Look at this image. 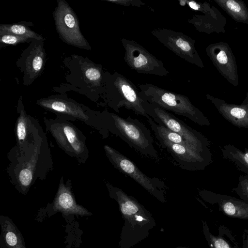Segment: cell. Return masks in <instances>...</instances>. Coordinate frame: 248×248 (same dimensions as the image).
I'll use <instances>...</instances> for the list:
<instances>
[{"label": "cell", "mask_w": 248, "mask_h": 248, "mask_svg": "<svg viewBox=\"0 0 248 248\" xmlns=\"http://www.w3.org/2000/svg\"><path fill=\"white\" fill-rule=\"evenodd\" d=\"M6 170L11 183L19 192L27 193L37 180L44 181L53 167L50 148L44 133L36 144L20 156L7 155Z\"/></svg>", "instance_id": "obj_1"}, {"label": "cell", "mask_w": 248, "mask_h": 248, "mask_svg": "<svg viewBox=\"0 0 248 248\" xmlns=\"http://www.w3.org/2000/svg\"><path fill=\"white\" fill-rule=\"evenodd\" d=\"M101 118L108 134L110 132L119 137L142 155L158 159L149 129L138 119L130 116L124 118L106 110L101 112Z\"/></svg>", "instance_id": "obj_2"}, {"label": "cell", "mask_w": 248, "mask_h": 248, "mask_svg": "<svg viewBox=\"0 0 248 248\" xmlns=\"http://www.w3.org/2000/svg\"><path fill=\"white\" fill-rule=\"evenodd\" d=\"M138 87L143 100L185 117L200 126L210 125V121L187 96L151 83L141 84Z\"/></svg>", "instance_id": "obj_3"}, {"label": "cell", "mask_w": 248, "mask_h": 248, "mask_svg": "<svg viewBox=\"0 0 248 248\" xmlns=\"http://www.w3.org/2000/svg\"><path fill=\"white\" fill-rule=\"evenodd\" d=\"M71 122L60 116L44 119L46 131L51 135L58 146L68 155L84 164L89 157L86 138Z\"/></svg>", "instance_id": "obj_4"}, {"label": "cell", "mask_w": 248, "mask_h": 248, "mask_svg": "<svg viewBox=\"0 0 248 248\" xmlns=\"http://www.w3.org/2000/svg\"><path fill=\"white\" fill-rule=\"evenodd\" d=\"M105 79L107 103L111 108L119 112L124 107L147 120L150 117L143 107L144 100L140 96V91L130 79L118 72L106 76Z\"/></svg>", "instance_id": "obj_5"}, {"label": "cell", "mask_w": 248, "mask_h": 248, "mask_svg": "<svg viewBox=\"0 0 248 248\" xmlns=\"http://www.w3.org/2000/svg\"><path fill=\"white\" fill-rule=\"evenodd\" d=\"M44 108L71 121H79L97 130L103 139L108 137L102 121L101 112L90 109L75 101L51 96L38 100Z\"/></svg>", "instance_id": "obj_6"}, {"label": "cell", "mask_w": 248, "mask_h": 248, "mask_svg": "<svg viewBox=\"0 0 248 248\" xmlns=\"http://www.w3.org/2000/svg\"><path fill=\"white\" fill-rule=\"evenodd\" d=\"M143 105L146 114L155 123L179 134L197 148L204 150H210V141L202 133L157 105L145 101Z\"/></svg>", "instance_id": "obj_7"}, {"label": "cell", "mask_w": 248, "mask_h": 248, "mask_svg": "<svg viewBox=\"0 0 248 248\" xmlns=\"http://www.w3.org/2000/svg\"><path fill=\"white\" fill-rule=\"evenodd\" d=\"M103 147L107 157L115 169L133 179L152 195L162 198L166 186L163 181L146 175L132 161L110 146L105 145Z\"/></svg>", "instance_id": "obj_8"}, {"label": "cell", "mask_w": 248, "mask_h": 248, "mask_svg": "<svg viewBox=\"0 0 248 248\" xmlns=\"http://www.w3.org/2000/svg\"><path fill=\"white\" fill-rule=\"evenodd\" d=\"M121 44L124 49V59L133 70L138 74L160 77L169 75L170 72L165 67L162 61L138 43L123 38Z\"/></svg>", "instance_id": "obj_9"}, {"label": "cell", "mask_w": 248, "mask_h": 248, "mask_svg": "<svg viewBox=\"0 0 248 248\" xmlns=\"http://www.w3.org/2000/svg\"><path fill=\"white\" fill-rule=\"evenodd\" d=\"M15 123L16 144L8 155L20 156L33 147L45 133L39 122L27 114L21 100L17 106Z\"/></svg>", "instance_id": "obj_10"}, {"label": "cell", "mask_w": 248, "mask_h": 248, "mask_svg": "<svg viewBox=\"0 0 248 248\" xmlns=\"http://www.w3.org/2000/svg\"><path fill=\"white\" fill-rule=\"evenodd\" d=\"M151 33L180 58L199 67H204L203 62L196 49L194 39L181 32L165 28L154 29Z\"/></svg>", "instance_id": "obj_11"}, {"label": "cell", "mask_w": 248, "mask_h": 248, "mask_svg": "<svg viewBox=\"0 0 248 248\" xmlns=\"http://www.w3.org/2000/svg\"><path fill=\"white\" fill-rule=\"evenodd\" d=\"M165 150L182 169L189 171L203 170L213 161L212 153L203 152L192 147L157 139Z\"/></svg>", "instance_id": "obj_12"}, {"label": "cell", "mask_w": 248, "mask_h": 248, "mask_svg": "<svg viewBox=\"0 0 248 248\" xmlns=\"http://www.w3.org/2000/svg\"><path fill=\"white\" fill-rule=\"evenodd\" d=\"M54 17L57 31L66 43L82 48H90L80 31L76 15L66 2L58 0Z\"/></svg>", "instance_id": "obj_13"}, {"label": "cell", "mask_w": 248, "mask_h": 248, "mask_svg": "<svg viewBox=\"0 0 248 248\" xmlns=\"http://www.w3.org/2000/svg\"><path fill=\"white\" fill-rule=\"evenodd\" d=\"M205 52L219 73L231 84H239L238 68L236 59L229 45L219 42L208 45Z\"/></svg>", "instance_id": "obj_14"}, {"label": "cell", "mask_w": 248, "mask_h": 248, "mask_svg": "<svg viewBox=\"0 0 248 248\" xmlns=\"http://www.w3.org/2000/svg\"><path fill=\"white\" fill-rule=\"evenodd\" d=\"M205 97L226 120L237 127L248 129V92L239 105L229 103L207 93Z\"/></svg>", "instance_id": "obj_15"}, {"label": "cell", "mask_w": 248, "mask_h": 248, "mask_svg": "<svg viewBox=\"0 0 248 248\" xmlns=\"http://www.w3.org/2000/svg\"><path fill=\"white\" fill-rule=\"evenodd\" d=\"M202 196L209 203L215 204L225 215L232 217L248 219V203L232 197L202 190Z\"/></svg>", "instance_id": "obj_16"}, {"label": "cell", "mask_w": 248, "mask_h": 248, "mask_svg": "<svg viewBox=\"0 0 248 248\" xmlns=\"http://www.w3.org/2000/svg\"><path fill=\"white\" fill-rule=\"evenodd\" d=\"M187 22L199 32L210 34L213 32L224 33L226 18L221 13L217 15H194Z\"/></svg>", "instance_id": "obj_17"}, {"label": "cell", "mask_w": 248, "mask_h": 248, "mask_svg": "<svg viewBox=\"0 0 248 248\" xmlns=\"http://www.w3.org/2000/svg\"><path fill=\"white\" fill-rule=\"evenodd\" d=\"M235 21L248 25V7L241 0H214Z\"/></svg>", "instance_id": "obj_18"}, {"label": "cell", "mask_w": 248, "mask_h": 248, "mask_svg": "<svg viewBox=\"0 0 248 248\" xmlns=\"http://www.w3.org/2000/svg\"><path fill=\"white\" fill-rule=\"evenodd\" d=\"M147 121L157 139H162L172 143L192 147L203 152L211 153V150H204L197 148L183 138L179 134L172 131L163 125L156 124L151 117H149L147 119Z\"/></svg>", "instance_id": "obj_19"}, {"label": "cell", "mask_w": 248, "mask_h": 248, "mask_svg": "<svg viewBox=\"0 0 248 248\" xmlns=\"http://www.w3.org/2000/svg\"><path fill=\"white\" fill-rule=\"evenodd\" d=\"M221 151L223 158L233 163L239 170L248 175V148L242 149L227 144Z\"/></svg>", "instance_id": "obj_20"}, {"label": "cell", "mask_w": 248, "mask_h": 248, "mask_svg": "<svg viewBox=\"0 0 248 248\" xmlns=\"http://www.w3.org/2000/svg\"><path fill=\"white\" fill-rule=\"evenodd\" d=\"M44 63V53L41 47L33 48L27 61V73L31 77L34 76L42 70Z\"/></svg>", "instance_id": "obj_21"}, {"label": "cell", "mask_w": 248, "mask_h": 248, "mask_svg": "<svg viewBox=\"0 0 248 248\" xmlns=\"http://www.w3.org/2000/svg\"><path fill=\"white\" fill-rule=\"evenodd\" d=\"M0 34H12L29 39H42L41 36L21 24H1L0 26Z\"/></svg>", "instance_id": "obj_22"}, {"label": "cell", "mask_w": 248, "mask_h": 248, "mask_svg": "<svg viewBox=\"0 0 248 248\" xmlns=\"http://www.w3.org/2000/svg\"><path fill=\"white\" fill-rule=\"evenodd\" d=\"M184 1L190 8L201 12L203 15H217L221 13L215 6L211 5L207 2H199L194 0H184Z\"/></svg>", "instance_id": "obj_23"}, {"label": "cell", "mask_w": 248, "mask_h": 248, "mask_svg": "<svg viewBox=\"0 0 248 248\" xmlns=\"http://www.w3.org/2000/svg\"><path fill=\"white\" fill-rule=\"evenodd\" d=\"M241 200L248 203V175H241L238 179L237 186L232 189Z\"/></svg>", "instance_id": "obj_24"}, {"label": "cell", "mask_w": 248, "mask_h": 248, "mask_svg": "<svg viewBox=\"0 0 248 248\" xmlns=\"http://www.w3.org/2000/svg\"><path fill=\"white\" fill-rule=\"evenodd\" d=\"M210 244L211 248H239L237 245L230 243L223 235L214 236L210 234Z\"/></svg>", "instance_id": "obj_25"}, {"label": "cell", "mask_w": 248, "mask_h": 248, "mask_svg": "<svg viewBox=\"0 0 248 248\" xmlns=\"http://www.w3.org/2000/svg\"><path fill=\"white\" fill-rule=\"evenodd\" d=\"M85 75L87 78L95 85H101L102 77L101 69L96 66H91L86 69Z\"/></svg>", "instance_id": "obj_26"}, {"label": "cell", "mask_w": 248, "mask_h": 248, "mask_svg": "<svg viewBox=\"0 0 248 248\" xmlns=\"http://www.w3.org/2000/svg\"><path fill=\"white\" fill-rule=\"evenodd\" d=\"M29 39L26 37L12 34H0V42L6 44L16 45L25 42Z\"/></svg>", "instance_id": "obj_27"}, {"label": "cell", "mask_w": 248, "mask_h": 248, "mask_svg": "<svg viewBox=\"0 0 248 248\" xmlns=\"http://www.w3.org/2000/svg\"><path fill=\"white\" fill-rule=\"evenodd\" d=\"M116 4L124 6H134L140 7L142 6L146 5V4L140 0H106Z\"/></svg>", "instance_id": "obj_28"}, {"label": "cell", "mask_w": 248, "mask_h": 248, "mask_svg": "<svg viewBox=\"0 0 248 248\" xmlns=\"http://www.w3.org/2000/svg\"><path fill=\"white\" fill-rule=\"evenodd\" d=\"M6 240L9 245L14 246L16 244L17 238L15 233L12 232H9L6 235Z\"/></svg>", "instance_id": "obj_29"}, {"label": "cell", "mask_w": 248, "mask_h": 248, "mask_svg": "<svg viewBox=\"0 0 248 248\" xmlns=\"http://www.w3.org/2000/svg\"><path fill=\"white\" fill-rule=\"evenodd\" d=\"M242 248H248V232H245L243 235V244Z\"/></svg>", "instance_id": "obj_30"}, {"label": "cell", "mask_w": 248, "mask_h": 248, "mask_svg": "<svg viewBox=\"0 0 248 248\" xmlns=\"http://www.w3.org/2000/svg\"><path fill=\"white\" fill-rule=\"evenodd\" d=\"M137 220H138V221H142V217H140V216H138L137 217Z\"/></svg>", "instance_id": "obj_31"}]
</instances>
